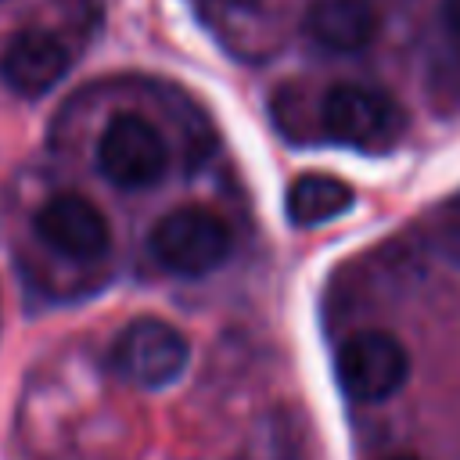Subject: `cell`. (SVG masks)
I'll return each mask as SVG.
<instances>
[{
	"label": "cell",
	"instance_id": "30bf717a",
	"mask_svg": "<svg viewBox=\"0 0 460 460\" xmlns=\"http://www.w3.org/2000/svg\"><path fill=\"white\" fill-rule=\"evenodd\" d=\"M442 22L460 40V0H442Z\"/></svg>",
	"mask_w": 460,
	"mask_h": 460
},
{
	"label": "cell",
	"instance_id": "5b68a950",
	"mask_svg": "<svg viewBox=\"0 0 460 460\" xmlns=\"http://www.w3.org/2000/svg\"><path fill=\"white\" fill-rule=\"evenodd\" d=\"M111 363L119 377H126L137 388H165L172 385L187 363H190V345L180 327H172L162 316H137L126 323L111 349Z\"/></svg>",
	"mask_w": 460,
	"mask_h": 460
},
{
	"label": "cell",
	"instance_id": "ba28073f",
	"mask_svg": "<svg viewBox=\"0 0 460 460\" xmlns=\"http://www.w3.org/2000/svg\"><path fill=\"white\" fill-rule=\"evenodd\" d=\"M305 32L331 54H359L377 36V7L370 0H313Z\"/></svg>",
	"mask_w": 460,
	"mask_h": 460
},
{
	"label": "cell",
	"instance_id": "7a4b0ae2",
	"mask_svg": "<svg viewBox=\"0 0 460 460\" xmlns=\"http://www.w3.org/2000/svg\"><path fill=\"white\" fill-rule=\"evenodd\" d=\"M151 255L176 277H205L230 255L226 223L198 205L165 212L151 230Z\"/></svg>",
	"mask_w": 460,
	"mask_h": 460
},
{
	"label": "cell",
	"instance_id": "3957f363",
	"mask_svg": "<svg viewBox=\"0 0 460 460\" xmlns=\"http://www.w3.org/2000/svg\"><path fill=\"white\" fill-rule=\"evenodd\" d=\"M334 377L356 402H385L410 377V352L388 331H356L338 345Z\"/></svg>",
	"mask_w": 460,
	"mask_h": 460
},
{
	"label": "cell",
	"instance_id": "52a82bcc",
	"mask_svg": "<svg viewBox=\"0 0 460 460\" xmlns=\"http://www.w3.org/2000/svg\"><path fill=\"white\" fill-rule=\"evenodd\" d=\"M36 234L50 252H58L65 259H75V262L101 259L111 244L108 219L97 212V205H90L79 194L50 198L36 212Z\"/></svg>",
	"mask_w": 460,
	"mask_h": 460
},
{
	"label": "cell",
	"instance_id": "8fae6325",
	"mask_svg": "<svg viewBox=\"0 0 460 460\" xmlns=\"http://www.w3.org/2000/svg\"><path fill=\"white\" fill-rule=\"evenodd\" d=\"M226 4H255V0H226Z\"/></svg>",
	"mask_w": 460,
	"mask_h": 460
},
{
	"label": "cell",
	"instance_id": "7c38bea8",
	"mask_svg": "<svg viewBox=\"0 0 460 460\" xmlns=\"http://www.w3.org/2000/svg\"><path fill=\"white\" fill-rule=\"evenodd\" d=\"M392 460H417V456H392Z\"/></svg>",
	"mask_w": 460,
	"mask_h": 460
},
{
	"label": "cell",
	"instance_id": "9c48e42d",
	"mask_svg": "<svg viewBox=\"0 0 460 460\" xmlns=\"http://www.w3.org/2000/svg\"><path fill=\"white\" fill-rule=\"evenodd\" d=\"M356 205V190L331 172H302L291 187H288V219L295 226H320L331 223L338 216H345Z\"/></svg>",
	"mask_w": 460,
	"mask_h": 460
},
{
	"label": "cell",
	"instance_id": "8992f818",
	"mask_svg": "<svg viewBox=\"0 0 460 460\" xmlns=\"http://www.w3.org/2000/svg\"><path fill=\"white\" fill-rule=\"evenodd\" d=\"M72 68L68 43L50 29H22L0 54V79L18 97H43Z\"/></svg>",
	"mask_w": 460,
	"mask_h": 460
},
{
	"label": "cell",
	"instance_id": "6da1fadb",
	"mask_svg": "<svg viewBox=\"0 0 460 460\" xmlns=\"http://www.w3.org/2000/svg\"><path fill=\"white\" fill-rule=\"evenodd\" d=\"M320 122L327 137L363 151H385L402 137V111L399 104L367 83H338L320 101Z\"/></svg>",
	"mask_w": 460,
	"mask_h": 460
},
{
	"label": "cell",
	"instance_id": "277c9868",
	"mask_svg": "<svg viewBox=\"0 0 460 460\" xmlns=\"http://www.w3.org/2000/svg\"><path fill=\"white\" fill-rule=\"evenodd\" d=\"M97 169L119 190H144L169 169V147L162 133L133 111L115 115L97 140Z\"/></svg>",
	"mask_w": 460,
	"mask_h": 460
}]
</instances>
